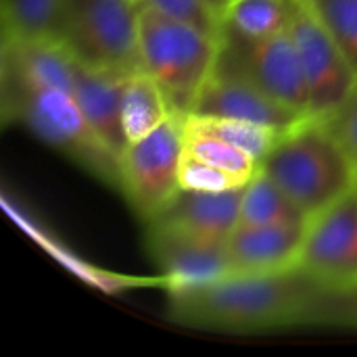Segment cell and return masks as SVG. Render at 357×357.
<instances>
[{"mask_svg":"<svg viewBox=\"0 0 357 357\" xmlns=\"http://www.w3.org/2000/svg\"><path fill=\"white\" fill-rule=\"evenodd\" d=\"M220 40L142 2L140 61L165 90L176 113L188 115L215 69Z\"/></svg>","mask_w":357,"mask_h":357,"instance_id":"4","label":"cell"},{"mask_svg":"<svg viewBox=\"0 0 357 357\" xmlns=\"http://www.w3.org/2000/svg\"><path fill=\"white\" fill-rule=\"evenodd\" d=\"M293 0H228L222 33L238 40H264L289 29Z\"/></svg>","mask_w":357,"mask_h":357,"instance_id":"17","label":"cell"},{"mask_svg":"<svg viewBox=\"0 0 357 357\" xmlns=\"http://www.w3.org/2000/svg\"><path fill=\"white\" fill-rule=\"evenodd\" d=\"M326 121L345 146L357 174V86L347 100L331 117H326Z\"/></svg>","mask_w":357,"mask_h":357,"instance_id":"25","label":"cell"},{"mask_svg":"<svg viewBox=\"0 0 357 357\" xmlns=\"http://www.w3.org/2000/svg\"><path fill=\"white\" fill-rule=\"evenodd\" d=\"M215 8H218V13L222 15L224 13V8H226V4H228V0H209Z\"/></svg>","mask_w":357,"mask_h":357,"instance_id":"26","label":"cell"},{"mask_svg":"<svg viewBox=\"0 0 357 357\" xmlns=\"http://www.w3.org/2000/svg\"><path fill=\"white\" fill-rule=\"evenodd\" d=\"M305 224L236 226L226 243L232 272H280L299 268Z\"/></svg>","mask_w":357,"mask_h":357,"instance_id":"14","label":"cell"},{"mask_svg":"<svg viewBox=\"0 0 357 357\" xmlns=\"http://www.w3.org/2000/svg\"><path fill=\"white\" fill-rule=\"evenodd\" d=\"M180 186L186 190H203V192H226L243 188L245 182L232 176L230 172L215 167L201 157L188 153L184 149L182 165H180Z\"/></svg>","mask_w":357,"mask_h":357,"instance_id":"23","label":"cell"},{"mask_svg":"<svg viewBox=\"0 0 357 357\" xmlns=\"http://www.w3.org/2000/svg\"><path fill=\"white\" fill-rule=\"evenodd\" d=\"M241 192L243 188L226 192L180 188L146 226L167 228L209 245H226L238 226Z\"/></svg>","mask_w":357,"mask_h":357,"instance_id":"11","label":"cell"},{"mask_svg":"<svg viewBox=\"0 0 357 357\" xmlns=\"http://www.w3.org/2000/svg\"><path fill=\"white\" fill-rule=\"evenodd\" d=\"M128 75L73 65V92L96 138L119 159L128 146L123 130V84Z\"/></svg>","mask_w":357,"mask_h":357,"instance_id":"13","label":"cell"},{"mask_svg":"<svg viewBox=\"0 0 357 357\" xmlns=\"http://www.w3.org/2000/svg\"><path fill=\"white\" fill-rule=\"evenodd\" d=\"M261 169L293 199L307 220L357 184L354 163L326 119L305 117L282 134Z\"/></svg>","mask_w":357,"mask_h":357,"instance_id":"3","label":"cell"},{"mask_svg":"<svg viewBox=\"0 0 357 357\" xmlns=\"http://www.w3.org/2000/svg\"><path fill=\"white\" fill-rule=\"evenodd\" d=\"M305 222L307 215L261 167L243 186L238 226H297Z\"/></svg>","mask_w":357,"mask_h":357,"instance_id":"16","label":"cell"},{"mask_svg":"<svg viewBox=\"0 0 357 357\" xmlns=\"http://www.w3.org/2000/svg\"><path fill=\"white\" fill-rule=\"evenodd\" d=\"M184 149L188 153L201 157L203 161L230 172L245 184L261 167V163L255 157H251L247 151L238 149L236 144H232L215 134H209V132L192 126L186 119V115H184Z\"/></svg>","mask_w":357,"mask_h":357,"instance_id":"18","label":"cell"},{"mask_svg":"<svg viewBox=\"0 0 357 357\" xmlns=\"http://www.w3.org/2000/svg\"><path fill=\"white\" fill-rule=\"evenodd\" d=\"M320 289L301 268L236 272L167 291V318L188 328L236 335L307 326Z\"/></svg>","mask_w":357,"mask_h":357,"instance_id":"1","label":"cell"},{"mask_svg":"<svg viewBox=\"0 0 357 357\" xmlns=\"http://www.w3.org/2000/svg\"><path fill=\"white\" fill-rule=\"evenodd\" d=\"M0 107L4 123L27 128L107 184H119V159L88 126L73 88L29 82L0 71Z\"/></svg>","mask_w":357,"mask_h":357,"instance_id":"2","label":"cell"},{"mask_svg":"<svg viewBox=\"0 0 357 357\" xmlns=\"http://www.w3.org/2000/svg\"><path fill=\"white\" fill-rule=\"evenodd\" d=\"M218 65L241 73L284 107L310 115V88L289 29L264 40H220Z\"/></svg>","mask_w":357,"mask_h":357,"instance_id":"7","label":"cell"},{"mask_svg":"<svg viewBox=\"0 0 357 357\" xmlns=\"http://www.w3.org/2000/svg\"><path fill=\"white\" fill-rule=\"evenodd\" d=\"M149 251L167 280V291L234 274L226 245L201 243L167 228L149 226Z\"/></svg>","mask_w":357,"mask_h":357,"instance_id":"12","label":"cell"},{"mask_svg":"<svg viewBox=\"0 0 357 357\" xmlns=\"http://www.w3.org/2000/svg\"><path fill=\"white\" fill-rule=\"evenodd\" d=\"M142 0H63L52 38L73 61L130 75L140 61Z\"/></svg>","mask_w":357,"mask_h":357,"instance_id":"5","label":"cell"},{"mask_svg":"<svg viewBox=\"0 0 357 357\" xmlns=\"http://www.w3.org/2000/svg\"><path fill=\"white\" fill-rule=\"evenodd\" d=\"M155 10L222 38V15L209 0H142Z\"/></svg>","mask_w":357,"mask_h":357,"instance_id":"24","label":"cell"},{"mask_svg":"<svg viewBox=\"0 0 357 357\" xmlns=\"http://www.w3.org/2000/svg\"><path fill=\"white\" fill-rule=\"evenodd\" d=\"M289 31L310 88V117L326 119L354 92L357 75L307 0H293Z\"/></svg>","mask_w":357,"mask_h":357,"instance_id":"8","label":"cell"},{"mask_svg":"<svg viewBox=\"0 0 357 357\" xmlns=\"http://www.w3.org/2000/svg\"><path fill=\"white\" fill-rule=\"evenodd\" d=\"M184 115H172L151 134L128 142L119 157V188L142 222H151L180 192Z\"/></svg>","mask_w":357,"mask_h":357,"instance_id":"6","label":"cell"},{"mask_svg":"<svg viewBox=\"0 0 357 357\" xmlns=\"http://www.w3.org/2000/svg\"><path fill=\"white\" fill-rule=\"evenodd\" d=\"M357 75V0H307Z\"/></svg>","mask_w":357,"mask_h":357,"instance_id":"21","label":"cell"},{"mask_svg":"<svg viewBox=\"0 0 357 357\" xmlns=\"http://www.w3.org/2000/svg\"><path fill=\"white\" fill-rule=\"evenodd\" d=\"M63 0H0L2 36H52Z\"/></svg>","mask_w":357,"mask_h":357,"instance_id":"20","label":"cell"},{"mask_svg":"<svg viewBox=\"0 0 357 357\" xmlns=\"http://www.w3.org/2000/svg\"><path fill=\"white\" fill-rule=\"evenodd\" d=\"M186 119L192 126L236 144L238 149H243L251 157H255L259 163L266 159V155L274 149V144L284 134L282 130H276V128H270V126L241 121V119H228V117H203V115H190L188 113Z\"/></svg>","mask_w":357,"mask_h":357,"instance_id":"19","label":"cell"},{"mask_svg":"<svg viewBox=\"0 0 357 357\" xmlns=\"http://www.w3.org/2000/svg\"><path fill=\"white\" fill-rule=\"evenodd\" d=\"M307 326H333L357 331V284L345 289H320Z\"/></svg>","mask_w":357,"mask_h":357,"instance_id":"22","label":"cell"},{"mask_svg":"<svg viewBox=\"0 0 357 357\" xmlns=\"http://www.w3.org/2000/svg\"><path fill=\"white\" fill-rule=\"evenodd\" d=\"M190 115L241 119L270 126L282 132L295 128L305 117H310L284 107L241 73L220 67L218 63L213 73L201 88Z\"/></svg>","mask_w":357,"mask_h":357,"instance_id":"10","label":"cell"},{"mask_svg":"<svg viewBox=\"0 0 357 357\" xmlns=\"http://www.w3.org/2000/svg\"><path fill=\"white\" fill-rule=\"evenodd\" d=\"M299 268L322 289L357 284V184L307 220Z\"/></svg>","mask_w":357,"mask_h":357,"instance_id":"9","label":"cell"},{"mask_svg":"<svg viewBox=\"0 0 357 357\" xmlns=\"http://www.w3.org/2000/svg\"><path fill=\"white\" fill-rule=\"evenodd\" d=\"M123 130L128 142H134L176 115L161 84L144 69L126 77L123 84Z\"/></svg>","mask_w":357,"mask_h":357,"instance_id":"15","label":"cell"}]
</instances>
